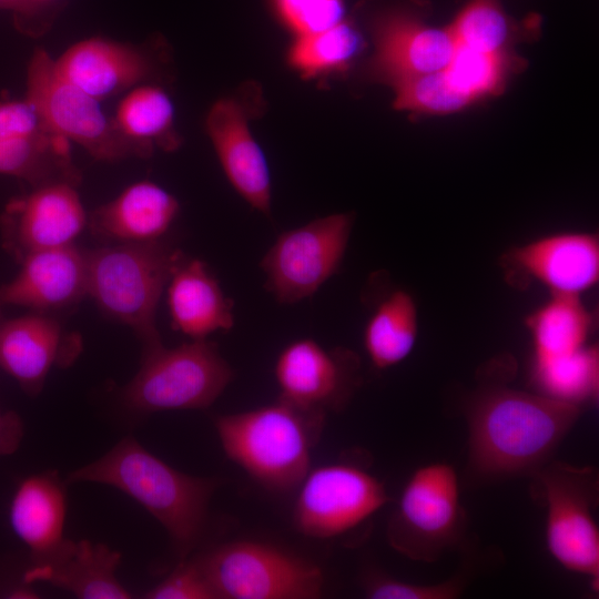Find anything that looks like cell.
Returning <instances> with one entry per match:
<instances>
[{
    "instance_id": "cell-1",
    "label": "cell",
    "mask_w": 599,
    "mask_h": 599,
    "mask_svg": "<svg viewBox=\"0 0 599 599\" xmlns=\"http://www.w3.org/2000/svg\"><path fill=\"white\" fill-rule=\"evenodd\" d=\"M467 471L478 481L532 476L580 416V407L502 385L484 387L468 404Z\"/></svg>"
},
{
    "instance_id": "cell-2",
    "label": "cell",
    "mask_w": 599,
    "mask_h": 599,
    "mask_svg": "<svg viewBox=\"0 0 599 599\" xmlns=\"http://www.w3.org/2000/svg\"><path fill=\"white\" fill-rule=\"evenodd\" d=\"M98 483L126 494L167 531L181 560L199 544L206 525L214 478L182 473L131 436L99 459L69 474L67 483Z\"/></svg>"
},
{
    "instance_id": "cell-3",
    "label": "cell",
    "mask_w": 599,
    "mask_h": 599,
    "mask_svg": "<svg viewBox=\"0 0 599 599\" xmlns=\"http://www.w3.org/2000/svg\"><path fill=\"white\" fill-rule=\"evenodd\" d=\"M324 413L280 399L245 412L219 415L214 426L226 457L266 488H296L311 469L312 448Z\"/></svg>"
},
{
    "instance_id": "cell-4",
    "label": "cell",
    "mask_w": 599,
    "mask_h": 599,
    "mask_svg": "<svg viewBox=\"0 0 599 599\" xmlns=\"http://www.w3.org/2000/svg\"><path fill=\"white\" fill-rule=\"evenodd\" d=\"M183 257L163 238L87 251V295L106 315L131 327L144 349L152 348L162 344L158 304Z\"/></svg>"
},
{
    "instance_id": "cell-5",
    "label": "cell",
    "mask_w": 599,
    "mask_h": 599,
    "mask_svg": "<svg viewBox=\"0 0 599 599\" xmlns=\"http://www.w3.org/2000/svg\"><path fill=\"white\" fill-rule=\"evenodd\" d=\"M234 377L215 343L192 339L176 347L144 349L136 375L122 390L124 405L136 413L203 409Z\"/></svg>"
},
{
    "instance_id": "cell-6",
    "label": "cell",
    "mask_w": 599,
    "mask_h": 599,
    "mask_svg": "<svg viewBox=\"0 0 599 599\" xmlns=\"http://www.w3.org/2000/svg\"><path fill=\"white\" fill-rule=\"evenodd\" d=\"M466 528L456 470L446 463H430L406 481L388 520L387 539L403 556L433 562L461 546Z\"/></svg>"
},
{
    "instance_id": "cell-7",
    "label": "cell",
    "mask_w": 599,
    "mask_h": 599,
    "mask_svg": "<svg viewBox=\"0 0 599 599\" xmlns=\"http://www.w3.org/2000/svg\"><path fill=\"white\" fill-rule=\"evenodd\" d=\"M196 559L216 599H314L323 593L318 566L268 544L232 541Z\"/></svg>"
},
{
    "instance_id": "cell-8",
    "label": "cell",
    "mask_w": 599,
    "mask_h": 599,
    "mask_svg": "<svg viewBox=\"0 0 599 599\" xmlns=\"http://www.w3.org/2000/svg\"><path fill=\"white\" fill-rule=\"evenodd\" d=\"M546 507V544L567 570L599 580V529L593 517L599 480L592 467L549 460L532 476Z\"/></svg>"
},
{
    "instance_id": "cell-9",
    "label": "cell",
    "mask_w": 599,
    "mask_h": 599,
    "mask_svg": "<svg viewBox=\"0 0 599 599\" xmlns=\"http://www.w3.org/2000/svg\"><path fill=\"white\" fill-rule=\"evenodd\" d=\"M26 98L50 132L78 143L97 160L143 155L105 115L100 101L64 79L43 49H37L30 59Z\"/></svg>"
},
{
    "instance_id": "cell-10",
    "label": "cell",
    "mask_w": 599,
    "mask_h": 599,
    "mask_svg": "<svg viewBox=\"0 0 599 599\" xmlns=\"http://www.w3.org/2000/svg\"><path fill=\"white\" fill-rule=\"evenodd\" d=\"M353 223L335 213L281 233L260 263L265 288L281 304L313 296L341 267Z\"/></svg>"
},
{
    "instance_id": "cell-11",
    "label": "cell",
    "mask_w": 599,
    "mask_h": 599,
    "mask_svg": "<svg viewBox=\"0 0 599 599\" xmlns=\"http://www.w3.org/2000/svg\"><path fill=\"white\" fill-rule=\"evenodd\" d=\"M297 487L293 524L302 535L317 539L357 528L389 500L380 479L349 463L309 469Z\"/></svg>"
},
{
    "instance_id": "cell-12",
    "label": "cell",
    "mask_w": 599,
    "mask_h": 599,
    "mask_svg": "<svg viewBox=\"0 0 599 599\" xmlns=\"http://www.w3.org/2000/svg\"><path fill=\"white\" fill-rule=\"evenodd\" d=\"M359 362L346 348H326L303 337L288 343L276 357L274 377L280 399L305 410L324 413L342 407L358 384Z\"/></svg>"
},
{
    "instance_id": "cell-13",
    "label": "cell",
    "mask_w": 599,
    "mask_h": 599,
    "mask_svg": "<svg viewBox=\"0 0 599 599\" xmlns=\"http://www.w3.org/2000/svg\"><path fill=\"white\" fill-rule=\"evenodd\" d=\"M87 223L74 183H44L6 206L0 217L2 246L19 263L32 253L74 244Z\"/></svg>"
},
{
    "instance_id": "cell-14",
    "label": "cell",
    "mask_w": 599,
    "mask_h": 599,
    "mask_svg": "<svg viewBox=\"0 0 599 599\" xmlns=\"http://www.w3.org/2000/svg\"><path fill=\"white\" fill-rule=\"evenodd\" d=\"M370 28L376 48L373 70L390 84L445 69L457 49L447 28L429 26L408 7L378 10Z\"/></svg>"
},
{
    "instance_id": "cell-15",
    "label": "cell",
    "mask_w": 599,
    "mask_h": 599,
    "mask_svg": "<svg viewBox=\"0 0 599 599\" xmlns=\"http://www.w3.org/2000/svg\"><path fill=\"white\" fill-rule=\"evenodd\" d=\"M501 265L514 283L535 281L551 295L579 296L599 280V240L589 233L548 235L510 248Z\"/></svg>"
},
{
    "instance_id": "cell-16",
    "label": "cell",
    "mask_w": 599,
    "mask_h": 599,
    "mask_svg": "<svg viewBox=\"0 0 599 599\" xmlns=\"http://www.w3.org/2000/svg\"><path fill=\"white\" fill-rule=\"evenodd\" d=\"M80 352L79 335L67 332L51 314L0 319V368L30 396L41 392L53 368L71 365Z\"/></svg>"
},
{
    "instance_id": "cell-17",
    "label": "cell",
    "mask_w": 599,
    "mask_h": 599,
    "mask_svg": "<svg viewBox=\"0 0 599 599\" xmlns=\"http://www.w3.org/2000/svg\"><path fill=\"white\" fill-rule=\"evenodd\" d=\"M19 264L18 273L0 286V309L20 306L51 314L88 296L87 251L74 244L32 253Z\"/></svg>"
},
{
    "instance_id": "cell-18",
    "label": "cell",
    "mask_w": 599,
    "mask_h": 599,
    "mask_svg": "<svg viewBox=\"0 0 599 599\" xmlns=\"http://www.w3.org/2000/svg\"><path fill=\"white\" fill-rule=\"evenodd\" d=\"M206 130L232 186L253 209L268 214L270 169L251 132L245 108L237 99H220L207 113Z\"/></svg>"
},
{
    "instance_id": "cell-19",
    "label": "cell",
    "mask_w": 599,
    "mask_h": 599,
    "mask_svg": "<svg viewBox=\"0 0 599 599\" xmlns=\"http://www.w3.org/2000/svg\"><path fill=\"white\" fill-rule=\"evenodd\" d=\"M65 483L54 470L23 478L9 507L13 532L30 551L32 566L50 561L65 545Z\"/></svg>"
},
{
    "instance_id": "cell-20",
    "label": "cell",
    "mask_w": 599,
    "mask_h": 599,
    "mask_svg": "<svg viewBox=\"0 0 599 599\" xmlns=\"http://www.w3.org/2000/svg\"><path fill=\"white\" fill-rule=\"evenodd\" d=\"M54 64L64 79L99 101L139 83L151 70L141 51L102 38L74 43Z\"/></svg>"
},
{
    "instance_id": "cell-21",
    "label": "cell",
    "mask_w": 599,
    "mask_h": 599,
    "mask_svg": "<svg viewBox=\"0 0 599 599\" xmlns=\"http://www.w3.org/2000/svg\"><path fill=\"white\" fill-rule=\"evenodd\" d=\"M180 210L174 195L151 181L133 183L95 209L88 224L93 234L114 243L163 238Z\"/></svg>"
},
{
    "instance_id": "cell-22",
    "label": "cell",
    "mask_w": 599,
    "mask_h": 599,
    "mask_svg": "<svg viewBox=\"0 0 599 599\" xmlns=\"http://www.w3.org/2000/svg\"><path fill=\"white\" fill-rule=\"evenodd\" d=\"M165 291L173 328L192 339L233 327V301L201 260L183 257Z\"/></svg>"
},
{
    "instance_id": "cell-23",
    "label": "cell",
    "mask_w": 599,
    "mask_h": 599,
    "mask_svg": "<svg viewBox=\"0 0 599 599\" xmlns=\"http://www.w3.org/2000/svg\"><path fill=\"white\" fill-rule=\"evenodd\" d=\"M120 561L121 554L104 544L68 539L50 561L29 568L23 582L45 581L82 599H128L115 576Z\"/></svg>"
},
{
    "instance_id": "cell-24",
    "label": "cell",
    "mask_w": 599,
    "mask_h": 599,
    "mask_svg": "<svg viewBox=\"0 0 599 599\" xmlns=\"http://www.w3.org/2000/svg\"><path fill=\"white\" fill-rule=\"evenodd\" d=\"M418 312L415 300L404 290L382 298L366 322L363 335L366 354L377 369L406 359L416 345Z\"/></svg>"
},
{
    "instance_id": "cell-25",
    "label": "cell",
    "mask_w": 599,
    "mask_h": 599,
    "mask_svg": "<svg viewBox=\"0 0 599 599\" xmlns=\"http://www.w3.org/2000/svg\"><path fill=\"white\" fill-rule=\"evenodd\" d=\"M532 341V363L556 359L585 348L591 316L579 296L551 295L526 319Z\"/></svg>"
},
{
    "instance_id": "cell-26",
    "label": "cell",
    "mask_w": 599,
    "mask_h": 599,
    "mask_svg": "<svg viewBox=\"0 0 599 599\" xmlns=\"http://www.w3.org/2000/svg\"><path fill=\"white\" fill-rule=\"evenodd\" d=\"M113 122L143 155L150 154L153 144L164 150L177 145L173 133L174 106L159 87L141 85L129 92L119 103Z\"/></svg>"
},
{
    "instance_id": "cell-27",
    "label": "cell",
    "mask_w": 599,
    "mask_h": 599,
    "mask_svg": "<svg viewBox=\"0 0 599 599\" xmlns=\"http://www.w3.org/2000/svg\"><path fill=\"white\" fill-rule=\"evenodd\" d=\"M0 174L23 179L35 186L53 182L75 183L68 140L51 132L0 140Z\"/></svg>"
},
{
    "instance_id": "cell-28",
    "label": "cell",
    "mask_w": 599,
    "mask_h": 599,
    "mask_svg": "<svg viewBox=\"0 0 599 599\" xmlns=\"http://www.w3.org/2000/svg\"><path fill=\"white\" fill-rule=\"evenodd\" d=\"M531 373L539 394L580 407L598 396V348L587 345L569 356L532 363Z\"/></svg>"
},
{
    "instance_id": "cell-29",
    "label": "cell",
    "mask_w": 599,
    "mask_h": 599,
    "mask_svg": "<svg viewBox=\"0 0 599 599\" xmlns=\"http://www.w3.org/2000/svg\"><path fill=\"white\" fill-rule=\"evenodd\" d=\"M362 44L358 29L344 19L322 31L297 35L290 51V62L303 75L317 77L344 69Z\"/></svg>"
},
{
    "instance_id": "cell-30",
    "label": "cell",
    "mask_w": 599,
    "mask_h": 599,
    "mask_svg": "<svg viewBox=\"0 0 599 599\" xmlns=\"http://www.w3.org/2000/svg\"><path fill=\"white\" fill-rule=\"evenodd\" d=\"M447 29L457 47L498 53L510 40L515 26L497 0H471Z\"/></svg>"
},
{
    "instance_id": "cell-31",
    "label": "cell",
    "mask_w": 599,
    "mask_h": 599,
    "mask_svg": "<svg viewBox=\"0 0 599 599\" xmlns=\"http://www.w3.org/2000/svg\"><path fill=\"white\" fill-rule=\"evenodd\" d=\"M395 108L413 112L446 114L459 111L471 102L448 79L445 69L397 81Z\"/></svg>"
},
{
    "instance_id": "cell-32",
    "label": "cell",
    "mask_w": 599,
    "mask_h": 599,
    "mask_svg": "<svg viewBox=\"0 0 599 599\" xmlns=\"http://www.w3.org/2000/svg\"><path fill=\"white\" fill-rule=\"evenodd\" d=\"M506 69L504 52L487 53L457 47L445 72L457 90L476 101L498 91Z\"/></svg>"
},
{
    "instance_id": "cell-33",
    "label": "cell",
    "mask_w": 599,
    "mask_h": 599,
    "mask_svg": "<svg viewBox=\"0 0 599 599\" xmlns=\"http://www.w3.org/2000/svg\"><path fill=\"white\" fill-rule=\"evenodd\" d=\"M465 587L460 576L436 583H414L383 572H368L362 581L364 595L370 599H455Z\"/></svg>"
},
{
    "instance_id": "cell-34",
    "label": "cell",
    "mask_w": 599,
    "mask_h": 599,
    "mask_svg": "<svg viewBox=\"0 0 599 599\" xmlns=\"http://www.w3.org/2000/svg\"><path fill=\"white\" fill-rule=\"evenodd\" d=\"M281 20L297 35L331 28L345 19L343 0H272Z\"/></svg>"
},
{
    "instance_id": "cell-35",
    "label": "cell",
    "mask_w": 599,
    "mask_h": 599,
    "mask_svg": "<svg viewBox=\"0 0 599 599\" xmlns=\"http://www.w3.org/2000/svg\"><path fill=\"white\" fill-rule=\"evenodd\" d=\"M149 599H216L197 561L183 559L160 583L145 592Z\"/></svg>"
},
{
    "instance_id": "cell-36",
    "label": "cell",
    "mask_w": 599,
    "mask_h": 599,
    "mask_svg": "<svg viewBox=\"0 0 599 599\" xmlns=\"http://www.w3.org/2000/svg\"><path fill=\"white\" fill-rule=\"evenodd\" d=\"M48 132L50 131L38 110L27 98L0 103V140L32 136Z\"/></svg>"
},
{
    "instance_id": "cell-37",
    "label": "cell",
    "mask_w": 599,
    "mask_h": 599,
    "mask_svg": "<svg viewBox=\"0 0 599 599\" xmlns=\"http://www.w3.org/2000/svg\"><path fill=\"white\" fill-rule=\"evenodd\" d=\"M23 436V425L13 412L0 410V455L12 454L19 447Z\"/></svg>"
},
{
    "instance_id": "cell-38",
    "label": "cell",
    "mask_w": 599,
    "mask_h": 599,
    "mask_svg": "<svg viewBox=\"0 0 599 599\" xmlns=\"http://www.w3.org/2000/svg\"><path fill=\"white\" fill-rule=\"evenodd\" d=\"M0 8L12 10L21 17H29L40 10V2L35 0H0Z\"/></svg>"
},
{
    "instance_id": "cell-39",
    "label": "cell",
    "mask_w": 599,
    "mask_h": 599,
    "mask_svg": "<svg viewBox=\"0 0 599 599\" xmlns=\"http://www.w3.org/2000/svg\"><path fill=\"white\" fill-rule=\"evenodd\" d=\"M35 1H38V2H40V3H41V2H44V1H48V0H35Z\"/></svg>"
},
{
    "instance_id": "cell-40",
    "label": "cell",
    "mask_w": 599,
    "mask_h": 599,
    "mask_svg": "<svg viewBox=\"0 0 599 599\" xmlns=\"http://www.w3.org/2000/svg\"><path fill=\"white\" fill-rule=\"evenodd\" d=\"M1 311V309H0Z\"/></svg>"
}]
</instances>
